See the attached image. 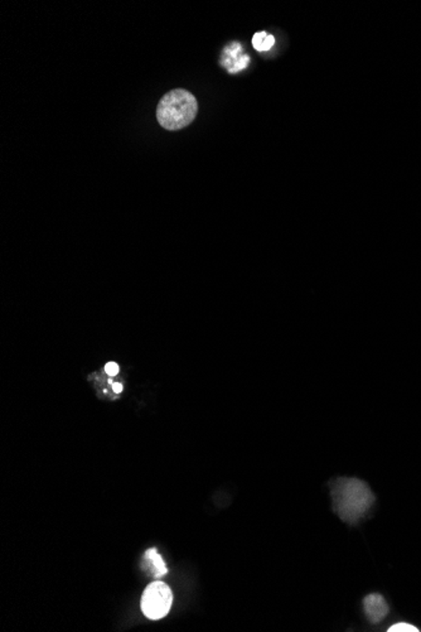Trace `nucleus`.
I'll return each mask as SVG.
<instances>
[{"instance_id":"1","label":"nucleus","mask_w":421,"mask_h":632,"mask_svg":"<svg viewBox=\"0 0 421 632\" xmlns=\"http://www.w3.org/2000/svg\"><path fill=\"white\" fill-rule=\"evenodd\" d=\"M332 509L349 526H357L376 501L371 487L356 477H340L329 484Z\"/></svg>"},{"instance_id":"6","label":"nucleus","mask_w":421,"mask_h":632,"mask_svg":"<svg viewBox=\"0 0 421 632\" xmlns=\"http://www.w3.org/2000/svg\"><path fill=\"white\" fill-rule=\"evenodd\" d=\"M144 559H145L148 564H150L149 571L153 572L155 578H161L164 574H167L168 569L167 567H166V563L163 562L161 555L158 554V552L154 548L147 550L145 555H144Z\"/></svg>"},{"instance_id":"2","label":"nucleus","mask_w":421,"mask_h":632,"mask_svg":"<svg viewBox=\"0 0 421 632\" xmlns=\"http://www.w3.org/2000/svg\"><path fill=\"white\" fill-rule=\"evenodd\" d=\"M198 113V102L192 93L175 88L163 96L157 107V119L167 130H180L192 124Z\"/></svg>"},{"instance_id":"5","label":"nucleus","mask_w":421,"mask_h":632,"mask_svg":"<svg viewBox=\"0 0 421 632\" xmlns=\"http://www.w3.org/2000/svg\"><path fill=\"white\" fill-rule=\"evenodd\" d=\"M241 52H242V47L240 43H232L223 49L221 65L226 67L230 74H236L248 67L250 57L248 54H242Z\"/></svg>"},{"instance_id":"7","label":"nucleus","mask_w":421,"mask_h":632,"mask_svg":"<svg viewBox=\"0 0 421 632\" xmlns=\"http://www.w3.org/2000/svg\"><path fill=\"white\" fill-rule=\"evenodd\" d=\"M274 36L267 32H259L253 37V47L259 52H267L271 47L274 46Z\"/></svg>"},{"instance_id":"8","label":"nucleus","mask_w":421,"mask_h":632,"mask_svg":"<svg viewBox=\"0 0 421 632\" xmlns=\"http://www.w3.org/2000/svg\"><path fill=\"white\" fill-rule=\"evenodd\" d=\"M388 632H419V629L415 626L406 624V622H399L391 626L388 630Z\"/></svg>"},{"instance_id":"3","label":"nucleus","mask_w":421,"mask_h":632,"mask_svg":"<svg viewBox=\"0 0 421 632\" xmlns=\"http://www.w3.org/2000/svg\"><path fill=\"white\" fill-rule=\"evenodd\" d=\"M173 602V594L163 582H154L147 587L141 597V611L149 619H161L167 616Z\"/></svg>"},{"instance_id":"9","label":"nucleus","mask_w":421,"mask_h":632,"mask_svg":"<svg viewBox=\"0 0 421 632\" xmlns=\"http://www.w3.org/2000/svg\"><path fill=\"white\" fill-rule=\"evenodd\" d=\"M105 371H106L109 376H115V375L119 373V367H118V364H115V362H109V364H106V367H105Z\"/></svg>"},{"instance_id":"10","label":"nucleus","mask_w":421,"mask_h":632,"mask_svg":"<svg viewBox=\"0 0 421 632\" xmlns=\"http://www.w3.org/2000/svg\"><path fill=\"white\" fill-rule=\"evenodd\" d=\"M113 389H114L115 393H121V392H122V385L119 384V383H115L114 385H113Z\"/></svg>"},{"instance_id":"4","label":"nucleus","mask_w":421,"mask_h":632,"mask_svg":"<svg viewBox=\"0 0 421 632\" xmlns=\"http://www.w3.org/2000/svg\"><path fill=\"white\" fill-rule=\"evenodd\" d=\"M363 611L368 621L374 625H377L388 616L390 607L381 594L371 593L363 599Z\"/></svg>"}]
</instances>
